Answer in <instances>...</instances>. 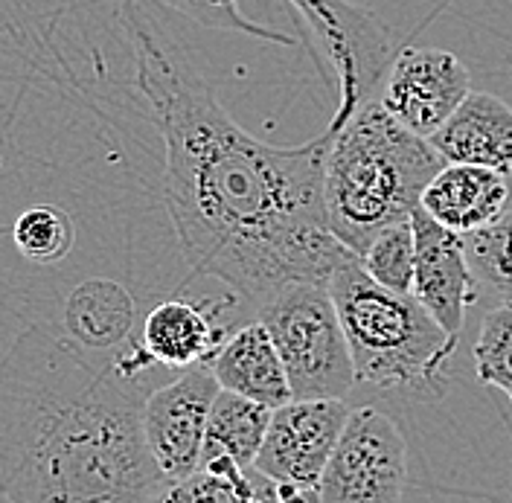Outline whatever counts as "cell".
<instances>
[{
  "mask_svg": "<svg viewBox=\"0 0 512 503\" xmlns=\"http://www.w3.org/2000/svg\"><path fill=\"white\" fill-rule=\"evenodd\" d=\"M134 82L163 137L160 192L192 271L262 306L288 283H329L350 253L329 230L323 158L332 134L274 146L239 126L137 3L123 6Z\"/></svg>",
  "mask_w": 512,
  "mask_h": 503,
  "instance_id": "obj_1",
  "label": "cell"
},
{
  "mask_svg": "<svg viewBox=\"0 0 512 503\" xmlns=\"http://www.w3.org/2000/svg\"><path fill=\"white\" fill-rule=\"evenodd\" d=\"M149 358H105L70 341L18 346L0 370L6 503H152L163 477L143 440Z\"/></svg>",
  "mask_w": 512,
  "mask_h": 503,
  "instance_id": "obj_2",
  "label": "cell"
},
{
  "mask_svg": "<svg viewBox=\"0 0 512 503\" xmlns=\"http://www.w3.org/2000/svg\"><path fill=\"white\" fill-rule=\"evenodd\" d=\"M326 131L332 134L323 158L326 224L347 251L361 256L384 227L411 219L446 160L425 137L399 126L379 96Z\"/></svg>",
  "mask_w": 512,
  "mask_h": 503,
  "instance_id": "obj_3",
  "label": "cell"
},
{
  "mask_svg": "<svg viewBox=\"0 0 512 503\" xmlns=\"http://www.w3.org/2000/svg\"><path fill=\"white\" fill-rule=\"evenodd\" d=\"M326 288L350 346L355 381L382 390L443 393L457 338L419 306L414 294L376 283L358 256L338 265Z\"/></svg>",
  "mask_w": 512,
  "mask_h": 503,
  "instance_id": "obj_4",
  "label": "cell"
},
{
  "mask_svg": "<svg viewBox=\"0 0 512 503\" xmlns=\"http://www.w3.org/2000/svg\"><path fill=\"white\" fill-rule=\"evenodd\" d=\"M256 320L280 352L291 399H344L355 387L350 346L326 285H283L256 309Z\"/></svg>",
  "mask_w": 512,
  "mask_h": 503,
  "instance_id": "obj_5",
  "label": "cell"
},
{
  "mask_svg": "<svg viewBox=\"0 0 512 503\" xmlns=\"http://www.w3.org/2000/svg\"><path fill=\"white\" fill-rule=\"evenodd\" d=\"M408 442L393 416L355 408L318 483V503H402Z\"/></svg>",
  "mask_w": 512,
  "mask_h": 503,
  "instance_id": "obj_6",
  "label": "cell"
},
{
  "mask_svg": "<svg viewBox=\"0 0 512 503\" xmlns=\"http://www.w3.org/2000/svg\"><path fill=\"white\" fill-rule=\"evenodd\" d=\"M219 381L207 364L181 370V376L152 390L140 410L143 440L163 483L184 480L201 466L210 408L219 396Z\"/></svg>",
  "mask_w": 512,
  "mask_h": 503,
  "instance_id": "obj_7",
  "label": "cell"
},
{
  "mask_svg": "<svg viewBox=\"0 0 512 503\" xmlns=\"http://www.w3.org/2000/svg\"><path fill=\"white\" fill-rule=\"evenodd\" d=\"M347 416L344 399H291L274 408L254 469L274 483L318 492Z\"/></svg>",
  "mask_w": 512,
  "mask_h": 503,
  "instance_id": "obj_8",
  "label": "cell"
},
{
  "mask_svg": "<svg viewBox=\"0 0 512 503\" xmlns=\"http://www.w3.org/2000/svg\"><path fill=\"white\" fill-rule=\"evenodd\" d=\"M472 94L466 64L440 47H405L399 50L379 85L382 108L416 137L440 131L460 102Z\"/></svg>",
  "mask_w": 512,
  "mask_h": 503,
  "instance_id": "obj_9",
  "label": "cell"
},
{
  "mask_svg": "<svg viewBox=\"0 0 512 503\" xmlns=\"http://www.w3.org/2000/svg\"><path fill=\"white\" fill-rule=\"evenodd\" d=\"M414 230V294L419 306L434 317L451 338H460L466 312L480 300V288L463 233L434 221L422 207L411 213Z\"/></svg>",
  "mask_w": 512,
  "mask_h": 503,
  "instance_id": "obj_10",
  "label": "cell"
},
{
  "mask_svg": "<svg viewBox=\"0 0 512 503\" xmlns=\"http://www.w3.org/2000/svg\"><path fill=\"white\" fill-rule=\"evenodd\" d=\"M227 335L230 332L219 320V309L175 297L158 303L146 315L137 346L155 367L187 370L207 364Z\"/></svg>",
  "mask_w": 512,
  "mask_h": 503,
  "instance_id": "obj_11",
  "label": "cell"
},
{
  "mask_svg": "<svg viewBox=\"0 0 512 503\" xmlns=\"http://www.w3.org/2000/svg\"><path fill=\"white\" fill-rule=\"evenodd\" d=\"M446 163L489 166L512 175V108L495 94L472 91L448 117L440 131L428 137Z\"/></svg>",
  "mask_w": 512,
  "mask_h": 503,
  "instance_id": "obj_12",
  "label": "cell"
},
{
  "mask_svg": "<svg viewBox=\"0 0 512 503\" xmlns=\"http://www.w3.org/2000/svg\"><path fill=\"white\" fill-rule=\"evenodd\" d=\"M507 198V175L475 163H443L422 192L419 207L443 227L466 236L498 219Z\"/></svg>",
  "mask_w": 512,
  "mask_h": 503,
  "instance_id": "obj_13",
  "label": "cell"
},
{
  "mask_svg": "<svg viewBox=\"0 0 512 503\" xmlns=\"http://www.w3.org/2000/svg\"><path fill=\"white\" fill-rule=\"evenodd\" d=\"M207 367L216 376L219 387L236 396H245L271 410L291 402L280 352L259 320H251L230 332L207 361Z\"/></svg>",
  "mask_w": 512,
  "mask_h": 503,
  "instance_id": "obj_14",
  "label": "cell"
},
{
  "mask_svg": "<svg viewBox=\"0 0 512 503\" xmlns=\"http://www.w3.org/2000/svg\"><path fill=\"white\" fill-rule=\"evenodd\" d=\"M134 300L114 280L96 277L76 285L64 303V335L85 352L108 355L128 344L134 332Z\"/></svg>",
  "mask_w": 512,
  "mask_h": 503,
  "instance_id": "obj_15",
  "label": "cell"
},
{
  "mask_svg": "<svg viewBox=\"0 0 512 503\" xmlns=\"http://www.w3.org/2000/svg\"><path fill=\"white\" fill-rule=\"evenodd\" d=\"M268 422H271V408L251 402L245 396H236L230 390H219L207 419L201 466L213 460H230L242 472L254 469Z\"/></svg>",
  "mask_w": 512,
  "mask_h": 503,
  "instance_id": "obj_16",
  "label": "cell"
},
{
  "mask_svg": "<svg viewBox=\"0 0 512 503\" xmlns=\"http://www.w3.org/2000/svg\"><path fill=\"white\" fill-rule=\"evenodd\" d=\"M463 239L480 297H492L495 306L512 303V210H504L492 224L466 233Z\"/></svg>",
  "mask_w": 512,
  "mask_h": 503,
  "instance_id": "obj_17",
  "label": "cell"
},
{
  "mask_svg": "<svg viewBox=\"0 0 512 503\" xmlns=\"http://www.w3.org/2000/svg\"><path fill=\"white\" fill-rule=\"evenodd\" d=\"M12 242L24 259L35 265H56L76 245L70 216L56 204H35L12 224Z\"/></svg>",
  "mask_w": 512,
  "mask_h": 503,
  "instance_id": "obj_18",
  "label": "cell"
},
{
  "mask_svg": "<svg viewBox=\"0 0 512 503\" xmlns=\"http://www.w3.org/2000/svg\"><path fill=\"white\" fill-rule=\"evenodd\" d=\"M361 268L384 288L411 294L414 288V230L411 219L384 227L358 256Z\"/></svg>",
  "mask_w": 512,
  "mask_h": 503,
  "instance_id": "obj_19",
  "label": "cell"
},
{
  "mask_svg": "<svg viewBox=\"0 0 512 503\" xmlns=\"http://www.w3.org/2000/svg\"><path fill=\"white\" fill-rule=\"evenodd\" d=\"M248 472L236 469L230 460H213L184 480L163 483L152 503H245Z\"/></svg>",
  "mask_w": 512,
  "mask_h": 503,
  "instance_id": "obj_20",
  "label": "cell"
},
{
  "mask_svg": "<svg viewBox=\"0 0 512 503\" xmlns=\"http://www.w3.org/2000/svg\"><path fill=\"white\" fill-rule=\"evenodd\" d=\"M475 373L512 402V303L492 306L475 341Z\"/></svg>",
  "mask_w": 512,
  "mask_h": 503,
  "instance_id": "obj_21",
  "label": "cell"
},
{
  "mask_svg": "<svg viewBox=\"0 0 512 503\" xmlns=\"http://www.w3.org/2000/svg\"><path fill=\"white\" fill-rule=\"evenodd\" d=\"M163 6L181 12L192 18L201 27H213V30H230V32H245L254 38H265V41H277V44H294V38H288L283 32L265 30L254 21H248L239 12V0H160Z\"/></svg>",
  "mask_w": 512,
  "mask_h": 503,
  "instance_id": "obj_22",
  "label": "cell"
}]
</instances>
